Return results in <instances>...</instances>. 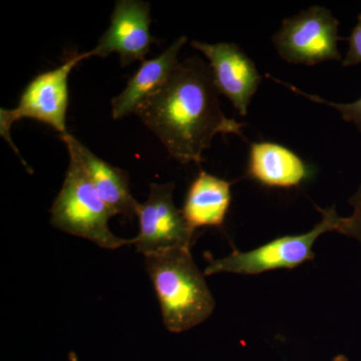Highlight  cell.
<instances>
[{"mask_svg":"<svg viewBox=\"0 0 361 361\" xmlns=\"http://www.w3.org/2000/svg\"><path fill=\"white\" fill-rule=\"evenodd\" d=\"M135 114L171 158L184 165L204 161V152L218 134L243 137L244 123L227 118L221 110L210 66L197 56L179 61L167 82Z\"/></svg>","mask_w":361,"mask_h":361,"instance_id":"cell-1","label":"cell"},{"mask_svg":"<svg viewBox=\"0 0 361 361\" xmlns=\"http://www.w3.org/2000/svg\"><path fill=\"white\" fill-rule=\"evenodd\" d=\"M146 270L160 302L166 329L180 334L206 322L215 299L190 249L176 248L146 257Z\"/></svg>","mask_w":361,"mask_h":361,"instance_id":"cell-2","label":"cell"},{"mask_svg":"<svg viewBox=\"0 0 361 361\" xmlns=\"http://www.w3.org/2000/svg\"><path fill=\"white\" fill-rule=\"evenodd\" d=\"M65 182L51 207V224L56 229L94 242L106 249L133 245V239L118 238L111 232L109 220L116 214L99 193L75 154Z\"/></svg>","mask_w":361,"mask_h":361,"instance_id":"cell-3","label":"cell"},{"mask_svg":"<svg viewBox=\"0 0 361 361\" xmlns=\"http://www.w3.org/2000/svg\"><path fill=\"white\" fill-rule=\"evenodd\" d=\"M317 210L322 213V219L310 232L279 237L251 251L234 250L224 258L211 261L204 274L257 275L267 271L294 269L306 261H312L315 258L313 245L316 240L325 233L337 232L341 221L336 207Z\"/></svg>","mask_w":361,"mask_h":361,"instance_id":"cell-4","label":"cell"},{"mask_svg":"<svg viewBox=\"0 0 361 361\" xmlns=\"http://www.w3.org/2000/svg\"><path fill=\"white\" fill-rule=\"evenodd\" d=\"M84 59H87L85 52H75L66 59L63 65L39 73L26 85L16 108L0 110V135L27 170L30 167L21 158L20 152L11 140L13 123L23 118H32L56 130L59 135L68 134L66 130V113L70 103L68 78L71 71Z\"/></svg>","mask_w":361,"mask_h":361,"instance_id":"cell-5","label":"cell"},{"mask_svg":"<svg viewBox=\"0 0 361 361\" xmlns=\"http://www.w3.org/2000/svg\"><path fill=\"white\" fill-rule=\"evenodd\" d=\"M339 20L326 7L312 6L285 18L272 42L280 58L292 65L316 66L341 61Z\"/></svg>","mask_w":361,"mask_h":361,"instance_id":"cell-6","label":"cell"},{"mask_svg":"<svg viewBox=\"0 0 361 361\" xmlns=\"http://www.w3.org/2000/svg\"><path fill=\"white\" fill-rule=\"evenodd\" d=\"M175 185H149L148 199L140 204L137 217L140 231L133 245L145 257L171 249H191L195 229L189 225L182 210L175 206Z\"/></svg>","mask_w":361,"mask_h":361,"instance_id":"cell-7","label":"cell"},{"mask_svg":"<svg viewBox=\"0 0 361 361\" xmlns=\"http://www.w3.org/2000/svg\"><path fill=\"white\" fill-rule=\"evenodd\" d=\"M151 4L142 0H118L111 16V25L102 35L92 51L85 52L92 56L106 59L116 52L123 68L135 61H146L152 44L159 42L149 32Z\"/></svg>","mask_w":361,"mask_h":361,"instance_id":"cell-8","label":"cell"},{"mask_svg":"<svg viewBox=\"0 0 361 361\" xmlns=\"http://www.w3.org/2000/svg\"><path fill=\"white\" fill-rule=\"evenodd\" d=\"M191 45L208 59L219 94L231 102L240 116H246L262 78L253 61L232 42L208 44L194 40Z\"/></svg>","mask_w":361,"mask_h":361,"instance_id":"cell-9","label":"cell"},{"mask_svg":"<svg viewBox=\"0 0 361 361\" xmlns=\"http://www.w3.org/2000/svg\"><path fill=\"white\" fill-rule=\"evenodd\" d=\"M61 139L68 151L77 156L97 193L114 213L128 219L137 217L140 203L130 194L128 172L102 160L71 134L61 135Z\"/></svg>","mask_w":361,"mask_h":361,"instance_id":"cell-10","label":"cell"},{"mask_svg":"<svg viewBox=\"0 0 361 361\" xmlns=\"http://www.w3.org/2000/svg\"><path fill=\"white\" fill-rule=\"evenodd\" d=\"M310 168L287 147L273 142H252L247 176L271 188H294L310 180Z\"/></svg>","mask_w":361,"mask_h":361,"instance_id":"cell-11","label":"cell"},{"mask_svg":"<svg viewBox=\"0 0 361 361\" xmlns=\"http://www.w3.org/2000/svg\"><path fill=\"white\" fill-rule=\"evenodd\" d=\"M187 40V37L183 35L171 44L160 56L142 61L139 70L130 78L125 90L111 99L114 120H121L135 114L145 99L163 87L179 63L178 56Z\"/></svg>","mask_w":361,"mask_h":361,"instance_id":"cell-12","label":"cell"},{"mask_svg":"<svg viewBox=\"0 0 361 361\" xmlns=\"http://www.w3.org/2000/svg\"><path fill=\"white\" fill-rule=\"evenodd\" d=\"M231 183L201 171L185 200L183 214L192 228L221 227L231 205Z\"/></svg>","mask_w":361,"mask_h":361,"instance_id":"cell-13","label":"cell"},{"mask_svg":"<svg viewBox=\"0 0 361 361\" xmlns=\"http://www.w3.org/2000/svg\"><path fill=\"white\" fill-rule=\"evenodd\" d=\"M266 77L272 80L273 82H277V84L288 87L289 90L295 92L296 94L310 99L313 103L322 104H324V106H329L330 108H334V110L341 114L342 120L345 121L346 123H353L358 132L361 133V97L355 102H351V103H334V102L326 101V99L315 96V94L303 92V90H299L298 87H294L293 85L277 80V78L268 75V73H266Z\"/></svg>","mask_w":361,"mask_h":361,"instance_id":"cell-14","label":"cell"},{"mask_svg":"<svg viewBox=\"0 0 361 361\" xmlns=\"http://www.w3.org/2000/svg\"><path fill=\"white\" fill-rule=\"evenodd\" d=\"M353 213L348 217H341L337 233L355 239L361 244V183L355 193L349 199Z\"/></svg>","mask_w":361,"mask_h":361,"instance_id":"cell-15","label":"cell"},{"mask_svg":"<svg viewBox=\"0 0 361 361\" xmlns=\"http://www.w3.org/2000/svg\"><path fill=\"white\" fill-rule=\"evenodd\" d=\"M348 49L345 58L342 59V66L349 68L361 65V13L358 14L357 23L348 37Z\"/></svg>","mask_w":361,"mask_h":361,"instance_id":"cell-16","label":"cell"},{"mask_svg":"<svg viewBox=\"0 0 361 361\" xmlns=\"http://www.w3.org/2000/svg\"><path fill=\"white\" fill-rule=\"evenodd\" d=\"M332 361H349L348 358L346 357L345 355H336V357L332 360Z\"/></svg>","mask_w":361,"mask_h":361,"instance_id":"cell-17","label":"cell"},{"mask_svg":"<svg viewBox=\"0 0 361 361\" xmlns=\"http://www.w3.org/2000/svg\"><path fill=\"white\" fill-rule=\"evenodd\" d=\"M71 361H77V357H75V355L73 353H71Z\"/></svg>","mask_w":361,"mask_h":361,"instance_id":"cell-18","label":"cell"}]
</instances>
